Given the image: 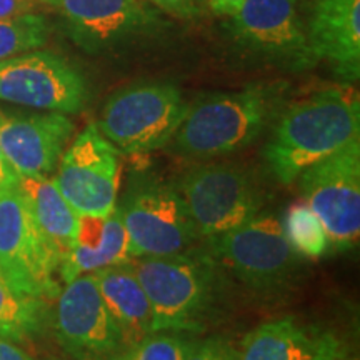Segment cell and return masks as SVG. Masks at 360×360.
<instances>
[{
	"label": "cell",
	"instance_id": "12",
	"mask_svg": "<svg viewBox=\"0 0 360 360\" xmlns=\"http://www.w3.org/2000/svg\"><path fill=\"white\" fill-rule=\"evenodd\" d=\"M231 17L233 37L249 52L292 72L317 65L295 0H244Z\"/></svg>",
	"mask_w": 360,
	"mask_h": 360
},
{
	"label": "cell",
	"instance_id": "14",
	"mask_svg": "<svg viewBox=\"0 0 360 360\" xmlns=\"http://www.w3.org/2000/svg\"><path fill=\"white\" fill-rule=\"evenodd\" d=\"M72 134L74 124L65 114L0 110V150L19 177L51 174Z\"/></svg>",
	"mask_w": 360,
	"mask_h": 360
},
{
	"label": "cell",
	"instance_id": "7",
	"mask_svg": "<svg viewBox=\"0 0 360 360\" xmlns=\"http://www.w3.org/2000/svg\"><path fill=\"white\" fill-rule=\"evenodd\" d=\"M57 274L19 182L0 186V276L20 294L47 302L60 292Z\"/></svg>",
	"mask_w": 360,
	"mask_h": 360
},
{
	"label": "cell",
	"instance_id": "9",
	"mask_svg": "<svg viewBox=\"0 0 360 360\" xmlns=\"http://www.w3.org/2000/svg\"><path fill=\"white\" fill-rule=\"evenodd\" d=\"M300 191L326 227L330 247L350 250L360 236V139L305 169Z\"/></svg>",
	"mask_w": 360,
	"mask_h": 360
},
{
	"label": "cell",
	"instance_id": "18",
	"mask_svg": "<svg viewBox=\"0 0 360 360\" xmlns=\"http://www.w3.org/2000/svg\"><path fill=\"white\" fill-rule=\"evenodd\" d=\"M130 257V242L119 209L109 215H79V231L58 274L62 282L94 274L97 270L127 264Z\"/></svg>",
	"mask_w": 360,
	"mask_h": 360
},
{
	"label": "cell",
	"instance_id": "28",
	"mask_svg": "<svg viewBox=\"0 0 360 360\" xmlns=\"http://www.w3.org/2000/svg\"><path fill=\"white\" fill-rule=\"evenodd\" d=\"M0 360H35L25 350H22L15 342L0 339Z\"/></svg>",
	"mask_w": 360,
	"mask_h": 360
},
{
	"label": "cell",
	"instance_id": "10",
	"mask_svg": "<svg viewBox=\"0 0 360 360\" xmlns=\"http://www.w3.org/2000/svg\"><path fill=\"white\" fill-rule=\"evenodd\" d=\"M120 170V152L90 124L62 155L53 180L79 215L103 217L117 207Z\"/></svg>",
	"mask_w": 360,
	"mask_h": 360
},
{
	"label": "cell",
	"instance_id": "17",
	"mask_svg": "<svg viewBox=\"0 0 360 360\" xmlns=\"http://www.w3.org/2000/svg\"><path fill=\"white\" fill-rule=\"evenodd\" d=\"M310 51L345 82L360 74V0H314L307 32Z\"/></svg>",
	"mask_w": 360,
	"mask_h": 360
},
{
	"label": "cell",
	"instance_id": "29",
	"mask_svg": "<svg viewBox=\"0 0 360 360\" xmlns=\"http://www.w3.org/2000/svg\"><path fill=\"white\" fill-rule=\"evenodd\" d=\"M244 0H207L209 7L219 15H232Z\"/></svg>",
	"mask_w": 360,
	"mask_h": 360
},
{
	"label": "cell",
	"instance_id": "20",
	"mask_svg": "<svg viewBox=\"0 0 360 360\" xmlns=\"http://www.w3.org/2000/svg\"><path fill=\"white\" fill-rule=\"evenodd\" d=\"M101 295L117 327L122 332L124 344L141 340L152 332V307L130 260L92 274Z\"/></svg>",
	"mask_w": 360,
	"mask_h": 360
},
{
	"label": "cell",
	"instance_id": "22",
	"mask_svg": "<svg viewBox=\"0 0 360 360\" xmlns=\"http://www.w3.org/2000/svg\"><path fill=\"white\" fill-rule=\"evenodd\" d=\"M282 227L290 247L300 257L321 259L330 249L326 227L305 202L289 207Z\"/></svg>",
	"mask_w": 360,
	"mask_h": 360
},
{
	"label": "cell",
	"instance_id": "4",
	"mask_svg": "<svg viewBox=\"0 0 360 360\" xmlns=\"http://www.w3.org/2000/svg\"><path fill=\"white\" fill-rule=\"evenodd\" d=\"M187 110L174 84H135L107 101L97 129L119 152L146 154L172 141Z\"/></svg>",
	"mask_w": 360,
	"mask_h": 360
},
{
	"label": "cell",
	"instance_id": "3",
	"mask_svg": "<svg viewBox=\"0 0 360 360\" xmlns=\"http://www.w3.org/2000/svg\"><path fill=\"white\" fill-rule=\"evenodd\" d=\"M152 307V332H200L217 310L222 267L191 249L164 257L130 259Z\"/></svg>",
	"mask_w": 360,
	"mask_h": 360
},
{
	"label": "cell",
	"instance_id": "13",
	"mask_svg": "<svg viewBox=\"0 0 360 360\" xmlns=\"http://www.w3.org/2000/svg\"><path fill=\"white\" fill-rule=\"evenodd\" d=\"M53 334L75 360H98L124 345L92 274L65 282L57 295Z\"/></svg>",
	"mask_w": 360,
	"mask_h": 360
},
{
	"label": "cell",
	"instance_id": "31",
	"mask_svg": "<svg viewBox=\"0 0 360 360\" xmlns=\"http://www.w3.org/2000/svg\"><path fill=\"white\" fill-rule=\"evenodd\" d=\"M344 360H357V359H350V357H349V355H347V357H345Z\"/></svg>",
	"mask_w": 360,
	"mask_h": 360
},
{
	"label": "cell",
	"instance_id": "21",
	"mask_svg": "<svg viewBox=\"0 0 360 360\" xmlns=\"http://www.w3.org/2000/svg\"><path fill=\"white\" fill-rule=\"evenodd\" d=\"M47 323V302L20 294L0 276V339L27 342L42 334Z\"/></svg>",
	"mask_w": 360,
	"mask_h": 360
},
{
	"label": "cell",
	"instance_id": "27",
	"mask_svg": "<svg viewBox=\"0 0 360 360\" xmlns=\"http://www.w3.org/2000/svg\"><path fill=\"white\" fill-rule=\"evenodd\" d=\"M35 6V0H0V20L29 13Z\"/></svg>",
	"mask_w": 360,
	"mask_h": 360
},
{
	"label": "cell",
	"instance_id": "6",
	"mask_svg": "<svg viewBox=\"0 0 360 360\" xmlns=\"http://www.w3.org/2000/svg\"><path fill=\"white\" fill-rule=\"evenodd\" d=\"M127 231L130 257L182 254L199 238L179 188L160 180H139L117 205Z\"/></svg>",
	"mask_w": 360,
	"mask_h": 360
},
{
	"label": "cell",
	"instance_id": "1",
	"mask_svg": "<svg viewBox=\"0 0 360 360\" xmlns=\"http://www.w3.org/2000/svg\"><path fill=\"white\" fill-rule=\"evenodd\" d=\"M360 103L352 87H328L292 103L276 119L264 148L270 172L290 186L305 169L359 137Z\"/></svg>",
	"mask_w": 360,
	"mask_h": 360
},
{
	"label": "cell",
	"instance_id": "24",
	"mask_svg": "<svg viewBox=\"0 0 360 360\" xmlns=\"http://www.w3.org/2000/svg\"><path fill=\"white\" fill-rule=\"evenodd\" d=\"M193 340L172 332H154L132 344H124L98 360H184Z\"/></svg>",
	"mask_w": 360,
	"mask_h": 360
},
{
	"label": "cell",
	"instance_id": "19",
	"mask_svg": "<svg viewBox=\"0 0 360 360\" xmlns=\"http://www.w3.org/2000/svg\"><path fill=\"white\" fill-rule=\"evenodd\" d=\"M19 187L44 244L60 269V264L69 255L77 238V210L65 200L56 180L47 179L45 175L19 177Z\"/></svg>",
	"mask_w": 360,
	"mask_h": 360
},
{
	"label": "cell",
	"instance_id": "5",
	"mask_svg": "<svg viewBox=\"0 0 360 360\" xmlns=\"http://www.w3.org/2000/svg\"><path fill=\"white\" fill-rule=\"evenodd\" d=\"M209 254L220 267L262 295L287 290L300 269V255L272 214H259L231 232L209 238Z\"/></svg>",
	"mask_w": 360,
	"mask_h": 360
},
{
	"label": "cell",
	"instance_id": "15",
	"mask_svg": "<svg viewBox=\"0 0 360 360\" xmlns=\"http://www.w3.org/2000/svg\"><path fill=\"white\" fill-rule=\"evenodd\" d=\"M347 347L330 328L297 317L269 321L237 345L236 360H344Z\"/></svg>",
	"mask_w": 360,
	"mask_h": 360
},
{
	"label": "cell",
	"instance_id": "23",
	"mask_svg": "<svg viewBox=\"0 0 360 360\" xmlns=\"http://www.w3.org/2000/svg\"><path fill=\"white\" fill-rule=\"evenodd\" d=\"M47 37L49 25L42 15L22 13L0 20V60L42 47Z\"/></svg>",
	"mask_w": 360,
	"mask_h": 360
},
{
	"label": "cell",
	"instance_id": "25",
	"mask_svg": "<svg viewBox=\"0 0 360 360\" xmlns=\"http://www.w3.org/2000/svg\"><path fill=\"white\" fill-rule=\"evenodd\" d=\"M237 345L225 337H209L204 340H193L184 360H236Z\"/></svg>",
	"mask_w": 360,
	"mask_h": 360
},
{
	"label": "cell",
	"instance_id": "16",
	"mask_svg": "<svg viewBox=\"0 0 360 360\" xmlns=\"http://www.w3.org/2000/svg\"><path fill=\"white\" fill-rule=\"evenodd\" d=\"M62 12L74 42L102 52L141 32L147 17L137 0H45Z\"/></svg>",
	"mask_w": 360,
	"mask_h": 360
},
{
	"label": "cell",
	"instance_id": "2",
	"mask_svg": "<svg viewBox=\"0 0 360 360\" xmlns=\"http://www.w3.org/2000/svg\"><path fill=\"white\" fill-rule=\"evenodd\" d=\"M285 87L257 84L236 92L207 94L188 107L172 137L179 155L214 159L255 142L283 110Z\"/></svg>",
	"mask_w": 360,
	"mask_h": 360
},
{
	"label": "cell",
	"instance_id": "8",
	"mask_svg": "<svg viewBox=\"0 0 360 360\" xmlns=\"http://www.w3.org/2000/svg\"><path fill=\"white\" fill-rule=\"evenodd\" d=\"M179 192L199 237L212 238L240 227L262 209V197L249 174L233 165L205 164L187 170Z\"/></svg>",
	"mask_w": 360,
	"mask_h": 360
},
{
	"label": "cell",
	"instance_id": "26",
	"mask_svg": "<svg viewBox=\"0 0 360 360\" xmlns=\"http://www.w3.org/2000/svg\"><path fill=\"white\" fill-rule=\"evenodd\" d=\"M148 2L155 4L164 12L172 13L180 19H195L202 15L209 6L207 0H148Z\"/></svg>",
	"mask_w": 360,
	"mask_h": 360
},
{
	"label": "cell",
	"instance_id": "30",
	"mask_svg": "<svg viewBox=\"0 0 360 360\" xmlns=\"http://www.w3.org/2000/svg\"><path fill=\"white\" fill-rule=\"evenodd\" d=\"M19 182V175L13 172L8 162L4 157L2 150H0V186H6V184H15Z\"/></svg>",
	"mask_w": 360,
	"mask_h": 360
},
{
	"label": "cell",
	"instance_id": "11",
	"mask_svg": "<svg viewBox=\"0 0 360 360\" xmlns=\"http://www.w3.org/2000/svg\"><path fill=\"white\" fill-rule=\"evenodd\" d=\"M0 101L77 114L87 101V84L77 69L56 53H20L0 60Z\"/></svg>",
	"mask_w": 360,
	"mask_h": 360
}]
</instances>
